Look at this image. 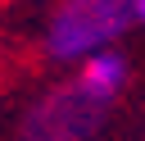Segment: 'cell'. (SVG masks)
<instances>
[{"mask_svg":"<svg viewBox=\"0 0 145 141\" xmlns=\"http://www.w3.org/2000/svg\"><path fill=\"white\" fill-rule=\"evenodd\" d=\"M136 27V0H54L36 50L54 68H72L86 55L122 45V36Z\"/></svg>","mask_w":145,"mask_h":141,"instance_id":"obj_1","label":"cell"},{"mask_svg":"<svg viewBox=\"0 0 145 141\" xmlns=\"http://www.w3.org/2000/svg\"><path fill=\"white\" fill-rule=\"evenodd\" d=\"M109 114H113L109 100L91 96L77 77H63L32 96V105L18 114L14 141H95Z\"/></svg>","mask_w":145,"mask_h":141,"instance_id":"obj_2","label":"cell"},{"mask_svg":"<svg viewBox=\"0 0 145 141\" xmlns=\"http://www.w3.org/2000/svg\"><path fill=\"white\" fill-rule=\"evenodd\" d=\"M72 77H77L91 96L118 105V100L127 96V86H131V64H127V55L113 45V50H100V55H86L82 64H72Z\"/></svg>","mask_w":145,"mask_h":141,"instance_id":"obj_3","label":"cell"},{"mask_svg":"<svg viewBox=\"0 0 145 141\" xmlns=\"http://www.w3.org/2000/svg\"><path fill=\"white\" fill-rule=\"evenodd\" d=\"M136 27H145V0H136Z\"/></svg>","mask_w":145,"mask_h":141,"instance_id":"obj_4","label":"cell"}]
</instances>
